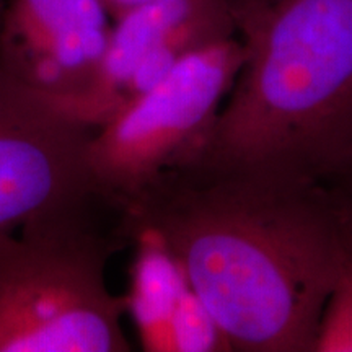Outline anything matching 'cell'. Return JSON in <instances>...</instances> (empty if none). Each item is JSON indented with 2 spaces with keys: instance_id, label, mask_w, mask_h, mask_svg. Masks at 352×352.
<instances>
[{
  "instance_id": "12",
  "label": "cell",
  "mask_w": 352,
  "mask_h": 352,
  "mask_svg": "<svg viewBox=\"0 0 352 352\" xmlns=\"http://www.w3.org/2000/svg\"><path fill=\"white\" fill-rule=\"evenodd\" d=\"M151 2V0H104V3H107L108 10H109V15H111L113 20L120 19L121 15H124L132 8L142 6V3H147Z\"/></svg>"
},
{
  "instance_id": "13",
  "label": "cell",
  "mask_w": 352,
  "mask_h": 352,
  "mask_svg": "<svg viewBox=\"0 0 352 352\" xmlns=\"http://www.w3.org/2000/svg\"><path fill=\"white\" fill-rule=\"evenodd\" d=\"M3 8H6V0H0V20H2V13Z\"/></svg>"
},
{
  "instance_id": "11",
  "label": "cell",
  "mask_w": 352,
  "mask_h": 352,
  "mask_svg": "<svg viewBox=\"0 0 352 352\" xmlns=\"http://www.w3.org/2000/svg\"><path fill=\"white\" fill-rule=\"evenodd\" d=\"M329 188L336 192L338 197L342 201V204H344V208L349 210V214L352 215V162L347 165V168L329 184Z\"/></svg>"
},
{
  "instance_id": "2",
  "label": "cell",
  "mask_w": 352,
  "mask_h": 352,
  "mask_svg": "<svg viewBox=\"0 0 352 352\" xmlns=\"http://www.w3.org/2000/svg\"><path fill=\"white\" fill-rule=\"evenodd\" d=\"M235 16L243 67L183 164L329 186L352 162V0H245Z\"/></svg>"
},
{
  "instance_id": "3",
  "label": "cell",
  "mask_w": 352,
  "mask_h": 352,
  "mask_svg": "<svg viewBox=\"0 0 352 352\" xmlns=\"http://www.w3.org/2000/svg\"><path fill=\"white\" fill-rule=\"evenodd\" d=\"M90 208L0 235V352H127L126 298L107 280L111 250Z\"/></svg>"
},
{
  "instance_id": "9",
  "label": "cell",
  "mask_w": 352,
  "mask_h": 352,
  "mask_svg": "<svg viewBox=\"0 0 352 352\" xmlns=\"http://www.w3.org/2000/svg\"><path fill=\"white\" fill-rule=\"evenodd\" d=\"M227 351H232V347L222 328L195 290L189 287L166 323L158 352Z\"/></svg>"
},
{
  "instance_id": "7",
  "label": "cell",
  "mask_w": 352,
  "mask_h": 352,
  "mask_svg": "<svg viewBox=\"0 0 352 352\" xmlns=\"http://www.w3.org/2000/svg\"><path fill=\"white\" fill-rule=\"evenodd\" d=\"M111 20L104 0H8L0 64L65 104L94 80Z\"/></svg>"
},
{
  "instance_id": "8",
  "label": "cell",
  "mask_w": 352,
  "mask_h": 352,
  "mask_svg": "<svg viewBox=\"0 0 352 352\" xmlns=\"http://www.w3.org/2000/svg\"><path fill=\"white\" fill-rule=\"evenodd\" d=\"M127 235L134 236L138 248L131 267V287L124 297L126 311L134 320L144 349L158 352L166 323L191 285L158 233L138 228Z\"/></svg>"
},
{
  "instance_id": "5",
  "label": "cell",
  "mask_w": 352,
  "mask_h": 352,
  "mask_svg": "<svg viewBox=\"0 0 352 352\" xmlns=\"http://www.w3.org/2000/svg\"><path fill=\"white\" fill-rule=\"evenodd\" d=\"M94 131L0 64V235L104 201L90 168Z\"/></svg>"
},
{
  "instance_id": "1",
  "label": "cell",
  "mask_w": 352,
  "mask_h": 352,
  "mask_svg": "<svg viewBox=\"0 0 352 352\" xmlns=\"http://www.w3.org/2000/svg\"><path fill=\"white\" fill-rule=\"evenodd\" d=\"M160 235L232 351L314 352L352 274V215L329 186L183 164L121 206Z\"/></svg>"
},
{
  "instance_id": "10",
  "label": "cell",
  "mask_w": 352,
  "mask_h": 352,
  "mask_svg": "<svg viewBox=\"0 0 352 352\" xmlns=\"http://www.w3.org/2000/svg\"><path fill=\"white\" fill-rule=\"evenodd\" d=\"M314 352H352V274L334 290L324 308Z\"/></svg>"
},
{
  "instance_id": "4",
  "label": "cell",
  "mask_w": 352,
  "mask_h": 352,
  "mask_svg": "<svg viewBox=\"0 0 352 352\" xmlns=\"http://www.w3.org/2000/svg\"><path fill=\"white\" fill-rule=\"evenodd\" d=\"M245 57L235 36L206 44L96 127L90 168L101 197L121 208L188 160L217 118Z\"/></svg>"
},
{
  "instance_id": "6",
  "label": "cell",
  "mask_w": 352,
  "mask_h": 352,
  "mask_svg": "<svg viewBox=\"0 0 352 352\" xmlns=\"http://www.w3.org/2000/svg\"><path fill=\"white\" fill-rule=\"evenodd\" d=\"M236 32L235 0H151L113 20L94 80L60 104L91 129L168 76L184 56Z\"/></svg>"
}]
</instances>
